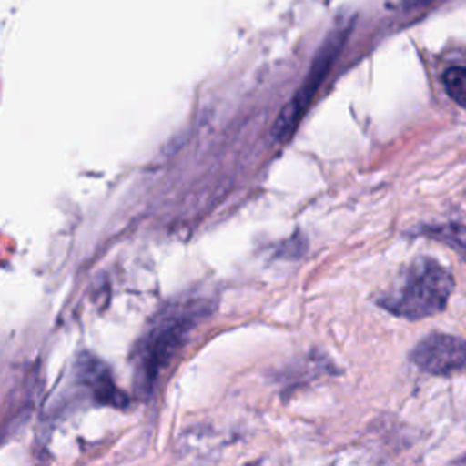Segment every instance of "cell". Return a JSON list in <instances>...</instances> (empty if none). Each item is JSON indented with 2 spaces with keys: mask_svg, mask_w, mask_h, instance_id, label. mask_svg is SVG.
<instances>
[{
  "mask_svg": "<svg viewBox=\"0 0 466 466\" xmlns=\"http://www.w3.org/2000/svg\"><path fill=\"white\" fill-rule=\"evenodd\" d=\"M422 235L444 242L451 249H455L466 260V226L464 224H441V226H428L424 228Z\"/></svg>",
  "mask_w": 466,
  "mask_h": 466,
  "instance_id": "8992f818",
  "label": "cell"
},
{
  "mask_svg": "<svg viewBox=\"0 0 466 466\" xmlns=\"http://www.w3.org/2000/svg\"><path fill=\"white\" fill-rule=\"evenodd\" d=\"M453 286V277L446 268L422 257L411 262L399 288L386 293L379 304L397 317L419 320L442 311Z\"/></svg>",
  "mask_w": 466,
  "mask_h": 466,
  "instance_id": "7a4b0ae2",
  "label": "cell"
},
{
  "mask_svg": "<svg viewBox=\"0 0 466 466\" xmlns=\"http://www.w3.org/2000/svg\"><path fill=\"white\" fill-rule=\"evenodd\" d=\"M78 375L91 388V391L98 402L113 404V406L126 404V397L115 386L111 373L104 366V362L96 360L91 355H84V360L78 362Z\"/></svg>",
  "mask_w": 466,
  "mask_h": 466,
  "instance_id": "5b68a950",
  "label": "cell"
},
{
  "mask_svg": "<svg viewBox=\"0 0 466 466\" xmlns=\"http://www.w3.org/2000/svg\"><path fill=\"white\" fill-rule=\"evenodd\" d=\"M348 35H350V25H339L322 42V46L319 47V51L313 58V64H311L306 78L302 80L300 87L297 89V93L293 95L289 104L280 111L279 118L273 126V135H275L277 140L286 142L293 135L297 124L300 122L302 115L309 107L315 93L319 91V87L324 82L326 75L329 73L333 62L337 60L339 53L342 51Z\"/></svg>",
  "mask_w": 466,
  "mask_h": 466,
  "instance_id": "3957f363",
  "label": "cell"
},
{
  "mask_svg": "<svg viewBox=\"0 0 466 466\" xmlns=\"http://www.w3.org/2000/svg\"><path fill=\"white\" fill-rule=\"evenodd\" d=\"M410 359L417 368L431 375L466 371V340L453 335L431 333L413 348Z\"/></svg>",
  "mask_w": 466,
  "mask_h": 466,
  "instance_id": "277c9868",
  "label": "cell"
},
{
  "mask_svg": "<svg viewBox=\"0 0 466 466\" xmlns=\"http://www.w3.org/2000/svg\"><path fill=\"white\" fill-rule=\"evenodd\" d=\"M444 87L446 93L466 109V67H450L446 69L444 76Z\"/></svg>",
  "mask_w": 466,
  "mask_h": 466,
  "instance_id": "52a82bcc",
  "label": "cell"
},
{
  "mask_svg": "<svg viewBox=\"0 0 466 466\" xmlns=\"http://www.w3.org/2000/svg\"><path fill=\"white\" fill-rule=\"evenodd\" d=\"M428 2H433V0H406V5L408 7H420V5H424V4H428Z\"/></svg>",
  "mask_w": 466,
  "mask_h": 466,
  "instance_id": "ba28073f",
  "label": "cell"
},
{
  "mask_svg": "<svg viewBox=\"0 0 466 466\" xmlns=\"http://www.w3.org/2000/svg\"><path fill=\"white\" fill-rule=\"evenodd\" d=\"M202 308L204 306L198 302L169 308L144 335L135 355V377L137 386L142 391H151L158 375L171 362L198 319L204 315Z\"/></svg>",
  "mask_w": 466,
  "mask_h": 466,
  "instance_id": "6da1fadb",
  "label": "cell"
}]
</instances>
